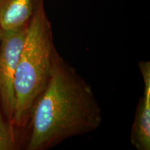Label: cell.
<instances>
[{
    "mask_svg": "<svg viewBox=\"0 0 150 150\" xmlns=\"http://www.w3.org/2000/svg\"><path fill=\"white\" fill-rule=\"evenodd\" d=\"M30 120L27 149L45 150L97 130L102 115L91 86L57 53L51 79L35 102Z\"/></svg>",
    "mask_w": 150,
    "mask_h": 150,
    "instance_id": "obj_1",
    "label": "cell"
},
{
    "mask_svg": "<svg viewBox=\"0 0 150 150\" xmlns=\"http://www.w3.org/2000/svg\"><path fill=\"white\" fill-rule=\"evenodd\" d=\"M51 23L38 0L28 22L15 77L16 112L13 126L24 127L30 120L35 102L51 79L55 56Z\"/></svg>",
    "mask_w": 150,
    "mask_h": 150,
    "instance_id": "obj_2",
    "label": "cell"
},
{
    "mask_svg": "<svg viewBox=\"0 0 150 150\" xmlns=\"http://www.w3.org/2000/svg\"><path fill=\"white\" fill-rule=\"evenodd\" d=\"M26 27L1 30L0 44V100L7 121L13 127L16 112L15 77L26 33Z\"/></svg>",
    "mask_w": 150,
    "mask_h": 150,
    "instance_id": "obj_3",
    "label": "cell"
},
{
    "mask_svg": "<svg viewBox=\"0 0 150 150\" xmlns=\"http://www.w3.org/2000/svg\"><path fill=\"white\" fill-rule=\"evenodd\" d=\"M144 83L143 95L138 103L131 129V142L137 150L150 149V62L138 63Z\"/></svg>",
    "mask_w": 150,
    "mask_h": 150,
    "instance_id": "obj_4",
    "label": "cell"
},
{
    "mask_svg": "<svg viewBox=\"0 0 150 150\" xmlns=\"http://www.w3.org/2000/svg\"><path fill=\"white\" fill-rule=\"evenodd\" d=\"M38 0H0V29L24 27L34 12Z\"/></svg>",
    "mask_w": 150,
    "mask_h": 150,
    "instance_id": "obj_5",
    "label": "cell"
},
{
    "mask_svg": "<svg viewBox=\"0 0 150 150\" xmlns=\"http://www.w3.org/2000/svg\"><path fill=\"white\" fill-rule=\"evenodd\" d=\"M15 147L13 127L4 119L0 110V150H12Z\"/></svg>",
    "mask_w": 150,
    "mask_h": 150,
    "instance_id": "obj_6",
    "label": "cell"
},
{
    "mask_svg": "<svg viewBox=\"0 0 150 150\" xmlns=\"http://www.w3.org/2000/svg\"><path fill=\"white\" fill-rule=\"evenodd\" d=\"M1 29H0V44H1Z\"/></svg>",
    "mask_w": 150,
    "mask_h": 150,
    "instance_id": "obj_7",
    "label": "cell"
}]
</instances>
